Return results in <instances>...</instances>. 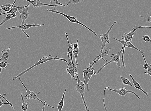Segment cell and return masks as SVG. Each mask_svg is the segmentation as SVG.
<instances>
[{
	"label": "cell",
	"mask_w": 151,
	"mask_h": 111,
	"mask_svg": "<svg viewBox=\"0 0 151 111\" xmlns=\"http://www.w3.org/2000/svg\"><path fill=\"white\" fill-rule=\"evenodd\" d=\"M54 60H60L66 62L67 63H68V61L66 60V59L58 58V56H56L55 57H53L51 55H49L48 56H44L42 59H40V60L38 62L36 63L34 65L30 67L24 71H23L22 73L18 74L17 76L13 77L12 79L13 81H15V80L19 78V77L22 76L23 75L26 73L28 72L31 69L35 67L36 66L40 65L41 64L45 63L46 62H47L49 61Z\"/></svg>",
	"instance_id": "1"
},
{
	"label": "cell",
	"mask_w": 151,
	"mask_h": 111,
	"mask_svg": "<svg viewBox=\"0 0 151 111\" xmlns=\"http://www.w3.org/2000/svg\"><path fill=\"white\" fill-rule=\"evenodd\" d=\"M75 75L77 78V82L75 88V90L79 92L81 95L83 101L85 106V110L87 111H89V110H88V107L85 102L84 97V94H85V87L86 86V82L85 81H80L79 76L78 75L77 70L75 71Z\"/></svg>",
	"instance_id": "2"
},
{
	"label": "cell",
	"mask_w": 151,
	"mask_h": 111,
	"mask_svg": "<svg viewBox=\"0 0 151 111\" xmlns=\"http://www.w3.org/2000/svg\"><path fill=\"white\" fill-rule=\"evenodd\" d=\"M19 81L21 82V83L22 84L23 86L24 87L26 90V91L27 92V94L26 95L25 97V99L26 100H28L29 99H34L37 100H38V101H40L43 104H45L46 105L52 108V109H54L55 107L54 106H52L50 105L47 104H46V101H45V102H43L42 101V100H41L40 99L38 98V96L39 94H40V92L38 91L36 92L33 91H32V90H28L27 88L26 87L24 83H23V82L21 80V79L20 77H19Z\"/></svg>",
	"instance_id": "3"
},
{
	"label": "cell",
	"mask_w": 151,
	"mask_h": 111,
	"mask_svg": "<svg viewBox=\"0 0 151 111\" xmlns=\"http://www.w3.org/2000/svg\"><path fill=\"white\" fill-rule=\"evenodd\" d=\"M123 46L122 45V48L121 50L118 53L114 54H113L111 56V60L104 64L103 65L101 66V67L98 69V71L97 72H95L94 74L95 75H97L98 74H100V72L102 70V69L108 64L113 62H115L116 63V65L117 67L119 68H120L121 67V64L120 62V56L122 52V50H123Z\"/></svg>",
	"instance_id": "4"
},
{
	"label": "cell",
	"mask_w": 151,
	"mask_h": 111,
	"mask_svg": "<svg viewBox=\"0 0 151 111\" xmlns=\"http://www.w3.org/2000/svg\"><path fill=\"white\" fill-rule=\"evenodd\" d=\"M47 11L48 12L55 13L60 14L63 15V16L65 17H66V18L68 19V20H69L70 22H71L72 23H76V24H79L81 25L85 28H86L87 29H88V30H89L90 32H92L93 33V34H94L95 36H97L98 35L97 33H96L95 31H94L93 30L90 29V28L88 27L87 26H86L84 24H83V23L78 21L77 19V18L76 16H69V15L64 14L63 13L59 12L58 11H57V10H56L55 9H54L53 10L51 9H48L47 10Z\"/></svg>",
	"instance_id": "5"
},
{
	"label": "cell",
	"mask_w": 151,
	"mask_h": 111,
	"mask_svg": "<svg viewBox=\"0 0 151 111\" xmlns=\"http://www.w3.org/2000/svg\"><path fill=\"white\" fill-rule=\"evenodd\" d=\"M117 21L114 22L111 26L109 28L107 32L104 34H101L99 36V38L100 39L102 42L101 48L100 51V54L102 52L103 49L105 47L106 44L110 43V41L109 40V34L112 29L114 25L116 24Z\"/></svg>",
	"instance_id": "6"
},
{
	"label": "cell",
	"mask_w": 151,
	"mask_h": 111,
	"mask_svg": "<svg viewBox=\"0 0 151 111\" xmlns=\"http://www.w3.org/2000/svg\"><path fill=\"white\" fill-rule=\"evenodd\" d=\"M109 46L104 48L100 55L97 56L93 59V61H95L97 58L100 60L101 58L104 61H106V62H107L110 61L111 59V57L110 50L112 49Z\"/></svg>",
	"instance_id": "7"
},
{
	"label": "cell",
	"mask_w": 151,
	"mask_h": 111,
	"mask_svg": "<svg viewBox=\"0 0 151 111\" xmlns=\"http://www.w3.org/2000/svg\"><path fill=\"white\" fill-rule=\"evenodd\" d=\"M113 39L116 40L118 42L121 43L122 44V45L123 46V52H122V64H123V66L124 69L125 68L126 66L125 65L124 63V53L125 51V47H127L130 48H131L134 49L135 50H136L140 52H142V51L140 50L139 49L136 48L135 46L132 44V43L131 42V41H122L121 40H119L115 38H113Z\"/></svg>",
	"instance_id": "8"
},
{
	"label": "cell",
	"mask_w": 151,
	"mask_h": 111,
	"mask_svg": "<svg viewBox=\"0 0 151 111\" xmlns=\"http://www.w3.org/2000/svg\"><path fill=\"white\" fill-rule=\"evenodd\" d=\"M140 28H150L151 29V27L145 26H139L137 27L136 25L135 26L133 29L129 33H125L124 35L122 36L121 38L124 41H131L134 38V35L135 31L140 29Z\"/></svg>",
	"instance_id": "9"
},
{
	"label": "cell",
	"mask_w": 151,
	"mask_h": 111,
	"mask_svg": "<svg viewBox=\"0 0 151 111\" xmlns=\"http://www.w3.org/2000/svg\"><path fill=\"white\" fill-rule=\"evenodd\" d=\"M107 89L110 90V91H112L114 92L118 93L120 96H124L127 94L129 93H131L134 94L137 96L138 98L139 99H140V97H139L135 92L131 90H127L125 87H122L121 88L118 89H112L110 88L109 87H107Z\"/></svg>",
	"instance_id": "10"
},
{
	"label": "cell",
	"mask_w": 151,
	"mask_h": 111,
	"mask_svg": "<svg viewBox=\"0 0 151 111\" xmlns=\"http://www.w3.org/2000/svg\"><path fill=\"white\" fill-rule=\"evenodd\" d=\"M98 59H96V60L93 61L92 64H91L90 63V65L89 66L87 67V68H86L85 69H84V71H83V75L84 77V81L86 82V87H87V90L88 91H89V85L88 84V83H89V74L88 73V69H89L91 66H93L94 64L95 63L99 61Z\"/></svg>",
	"instance_id": "11"
},
{
	"label": "cell",
	"mask_w": 151,
	"mask_h": 111,
	"mask_svg": "<svg viewBox=\"0 0 151 111\" xmlns=\"http://www.w3.org/2000/svg\"><path fill=\"white\" fill-rule=\"evenodd\" d=\"M29 2L31 5H32L33 7L36 8L38 7H40L42 6H48L50 7H57L58 5H53L51 4L43 3L41 2L40 0H26Z\"/></svg>",
	"instance_id": "12"
},
{
	"label": "cell",
	"mask_w": 151,
	"mask_h": 111,
	"mask_svg": "<svg viewBox=\"0 0 151 111\" xmlns=\"http://www.w3.org/2000/svg\"><path fill=\"white\" fill-rule=\"evenodd\" d=\"M67 64L68 65L67 66L66 71L68 74L70 75L74 81H77V79L75 78V71L77 70V68H75V65H73L72 63L68 62Z\"/></svg>",
	"instance_id": "13"
},
{
	"label": "cell",
	"mask_w": 151,
	"mask_h": 111,
	"mask_svg": "<svg viewBox=\"0 0 151 111\" xmlns=\"http://www.w3.org/2000/svg\"><path fill=\"white\" fill-rule=\"evenodd\" d=\"M45 25L44 24H33L31 25H28L27 24H21L19 26H16L12 27L9 28H7L6 29V30H9L11 29H14V28H19L21 30H27L28 29H29V28L31 27H38L40 26H43Z\"/></svg>",
	"instance_id": "14"
},
{
	"label": "cell",
	"mask_w": 151,
	"mask_h": 111,
	"mask_svg": "<svg viewBox=\"0 0 151 111\" xmlns=\"http://www.w3.org/2000/svg\"><path fill=\"white\" fill-rule=\"evenodd\" d=\"M28 9L27 7H24L21 10L20 12V17L22 19V22L21 24H24L28 16H29V13L28 12Z\"/></svg>",
	"instance_id": "15"
},
{
	"label": "cell",
	"mask_w": 151,
	"mask_h": 111,
	"mask_svg": "<svg viewBox=\"0 0 151 111\" xmlns=\"http://www.w3.org/2000/svg\"><path fill=\"white\" fill-rule=\"evenodd\" d=\"M140 17L144 18V22H145V26H151V12L148 13L144 16L140 15Z\"/></svg>",
	"instance_id": "16"
},
{
	"label": "cell",
	"mask_w": 151,
	"mask_h": 111,
	"mask_svg": "<svg viewBox=\"0 0 151 111\" xmlns=\"http://www.w3.org/2000/svg\"><path fill=\"white\" fill-rule=\"evenodd\" d=\"M68 33H66V36L68 42V53L69 54L70 58V60H71L72 65L74 66L75 65L73 63V60L72 59V52L73 51V48L72 46L71 45H70V44L69 43L68 38Z\"/></svg>",
	"instance_id": "17"
},
{
	"label": "cell",
	"mask_w": 151,
	"mask_h": 111,
	"mask_svg": "<svg viewBox=\"0 0 151 111\" xmlns=\"http://www.w3.org/2000/svg\"><path fill=\"white\" fill-rule=\"evenodd\" d=\"M11 47H9L7 50H4L2 51V55L0 59V61H7L9 58V51Z\"/></svg>",
	"instance_id": "18"
},
{
	"label": "cell",
	"mask_w": 151,
	"mask_h": 111,
	"mask_svg": "<svg viewBox=\"0 0 151 111\" xmlns=\"http://www.w3.org/2000/svg\"><path fill=\"white\" fill-rule=\"evenodd\" d=\"M129 76L130 77H131V78L132 80V83L134 84V86L135 88L140 90V91H141L144 92V93L146 95H147V96H148V93L146 92H145L144 89H142V87H141V86H140V85L136 81V80H135L134 79V77H133L131 74H130Z\"/></svg>",
	"instance_id": "19"
},
{
	"label": "cell",
	"mask_w": 151,
	"mask_h": 111,
	"mask_svg": "<svg viewBox=\"0 0 151 111\" xmlns=\"http://www.w3.org/2000/svg\"><path fill=\"white\" fill-rule=\"evenodd\" d=\"M30 6V4H29L27 6H24L23 7H21L19 8H16L13 7L8 12H7L6 13H3L0 14V15L5 14H11L13 13L17 12V11L19 12L20 13V12L19 11L20 10H21L24 7H29Z\"/></svg>",
	"instance_id": "20"
},
{
	"label": "cell",
	"mask_w": 151,
	"mask_h": 111,
	"mask_svg": "<svg viewBox=\"0 0 151 111\" xmlns=\"http://www.w3.org/2000/svg\"><path fill=\"white\" fill-rule=\"evenodd\" d=\"M66 91L67 89H65L63 94L62 95V98L60 102L59 103L58 107V109L59 111H61L62 110V108H63L64 104V99L65 94H66Z\"/></svg>",
	"instance_id": "21"
},
{
	"label": "cell",
	"mask_w": 151,
	"mask_h": 111,
	"mask_svg": "<svg viewBox=\"0 0 151 111\" xmlns=\"http://www.w3.org/2000/svg\"><path fill=\"white\" fill-rule=\"evenodd\" d=\"M21 97L22 99V105L21 109L23 111H27L28 108V102H25L24 100L22 94H21Z\"/></svg>",
	"instance_id": "22"
},
{
	"label": "cell",
	"mask_w": 151,
	"mask_h": 111,
	"mask_svg": "<svg viewBox=\"0 0 151 111\" xmlns=\"http://www.w3.org/2000/svg\"><path fill=\"white\" fill-rule=\"evenodd\" d=\"M79 52V47L78 48L75 50H73V51L72 54L74 55L75 56V63H76V64L75 65V68H77L78 66V63L77 61V58Z\"/></svg>",
	"instance_id": "23"
},
{
	"label": "cell",
	"mask_w": 151,
	"mask_h": 111,
	"mask_svg": "<svg viewBox=\"0 0 151 111\" xmlns=\"http://www.w3.org/2000/svg\"><path fill=\"white\" fill-rule=\"evenodd\" d=\"M120 77L122 82V84L123 85H128V86H132V85L131 83L130 82L128 79L125 78V77L121 76H120Z\"/></svg>",
	"instance_id": "24"
},
{
	"label": "cell",
	"mask_w": 151,
	"mask_h": 111,
	"mask_svg": "<svg viewBox=\"0 0 151 111\" xmlns=\"http://www.w3.org/2000/svg\"><path fill=\"white\" fill-rule=\"evenodd\" d=\"M12 18V17H11V14H7L6 18H5L4 19L2 20L0 24V26L3 25L5 22H7V20L11 19Z\"/></svg>",
	"instance_id": "25"
},
{
	"label": "cell",
	"mask_w": 151,
	"mask_h": 111,
	"mask_svg": "<svg viewBox=\"0 0 151 111\" xmlns=\"http://www.w3.org/2000/svg\"><path fill=\"white\" fill-rule=\"evenodd\" d=\"M51 2V5H58V6H62L66 7V5L62 4L58 1V0H50Z\"/></svg>",
	"instance_id": "26"
},
{
	"label": "cell",
	"mask_w": 151,
	"mask_h": 111,
	"mask_svg": "<svg viewBox=\"0 0 151 111\" xmlns=\"http://www.w3.org/2000/svg\"><path fill=\"white\" fill-rule=\"evenodd\" d=\"M84 0H69V1L67 2V4L66 5V7L68 6L70 4H77L79 3L83 2Z\"/></svg>",
	"instance_id": "27"
},
{
	"label": "cell",
	"mask_w": 151,
	"mask_h": 111,
	"mask_svg": "<svg viewBox=\"0 0 151 111\" xmlns=\"http://www.w3.org/2000/svg\"><path fill=\"white\" fill-rule=\"evenodd\" d=\"M92 67L93 66H91L88 71V73H89V81L91 77H92L94 73V71L95 69V68Z\"/></svg>",
	"instance_id": "28"
},
{
	"label": "cell",
	"mask_w": 151,
	"mask_h": 111,
	"mask_svg": "<svg viewBox=\"0 0 151 111\" xmlns=\"http://www.w3.org/2000/svg\"><path fill=\"white\" fill-rule=\"evenodd\" d=\"M9 64L7 62H3L1 61L0 62V67L1 69H5L9 65Z\"/></svg>",
	"instance_id": "29"
},
{
	"label": "cell",
	"mask_w": 151,
	"mask_h": 111,
	"mask_svg": "<svg viewBox=\"0 0 151 111\" xmlns=\"http://www.w3.org/2000/svg\"><path fill=\"white\" fill-rule=\"evenodd\" d=\"M142 39V40L145 41V42L149 43L151 42L149 36L148 35H145L143 36Z\"/></svg>",
	"instance_id": "30"
},
{
	"label": "cell",
	"mask_w": 151,
	"mask_h": 111,
	"mask_svg": "<svg viewBox=\"0 0 151 111\" xmlns=\"http://www.w3.org/2000/svg\"><path fill=\"white\" fill-rule=\"evenodd\" d=\"M6 96V94H0V96L1 97H2L4 98L5 100H6V101L9 103V105H10V106L11 107V108H13V109L14 110H15V108L13 107L12 104L6 98H5V97L4 96Z\"/></svg>",
	"instance_id": "31"
},
{
	"label": "cell",
	"mask_w": 151,
	"mask_h": 111,
	"mask_svg": "<svg viewBox=\"0 0 151 111\" xmlns=\"http://www.w3.org/2000/svg\"><path fill=\"white\" fill-rule=\"evenodd\" d=\"M79 40L78 39L77 40V42L75 43H71L70 44V45L72 46L73 50H75L78 48H79V44H78V42H79Z\"/></svg>",
	"instance_id": "32"
},
{
	"label": "cell",
	"mask_w": 151,
	"mask_h": 111,
	"mask_svg": "<svg viewBox=\"0 0 151 111\" xmlns=\"http://www.w3.org/2000/svg\"><path fill=\"white\" fill-rule=\"evenodd\" d=\"M144 74H147L148 75L151 76V65H149L147 70L144 72Z\"/></svg>",
	"instance_id": "33"
},
{
	"label": "cell",
	"mask_w": 151,
	"mask_h": 111,
	"mask_svg": "<svg viewBox=\"0 0 151 111\" xmlns=\"http://www.w3.org/2000/svg\"><path fill=\"white\" fill-rule=\"evenodd\" d=\"M13 8V7H10L8 6H5L3 8V11L7 12L9 11Z\"/></svg>",
	"instance_id": "34"
},
{
	"label": "cell",
	"mask_w": 151,
	"mask_h": 111,
	"mask_svg": "<svg viewBox=\"0 0 151 111\" xmlns=\"http://www.w3.org/2000/svg\"><path fill=\"white\" fill-rule=\"evenodd\" d=\"M3 100L2 99H0V107H2V106L3 105H4V104H9L8 102H7L6 103H3Z\"/></svg>",
	"instance_id": "35"
},
{
	"label": "cell",
	"mask_w": 151,
	"mask_h": 111,
	"mask_svg": "<svg viewBox=\"0 0 151 111\" xmlns=\"http://www.w3.org/2000/svg\"><path fill=\"white\" fill-rule=\"evenodd\" d=\"M107 89V87L105 88V89L104 90V98H103V104H104V106H105V110H107L106 109V107H105V90Z\"/></svg>",
	"instance_id": "36"
},
{
	"label": "cell",
	"mask_w": 151,
	"mask_h": 111,
	"mask_svg": "<svg viewBox=\"0 0 151 111\" xmlns=\"http://www.w3.org/2000/svg\"><path fill=\"white\" fill-rule=\"evenodd\" d=\"M149 65L148 64L145 63L144 66H143V68L145 69H147L149 68Z\"/></svg>",
	"instance_id": "37"
},
{
	"label": "cell",
	"mask_w": 151,
	"mask_h": 111,
	"mask_svg": "<svg viewBox=\"0 0 151 111\" xmlns=\"http://www.w3.org/2000/svg\"><path fill=\"white\" fill-rule=\"evenodd\" d=\"M11 15L12 18H15L17 17L16 12L13 13Z\"/></svg>",
	"instance_id": "38"
},
{
	"label": "cell",
	"mask_w": 151,
	"mask_h": 111,
	"mask_svg": "<svg viewBox=\"0 0 151 111\" xmlns=\"http://www.w3.org/2000/svg\"><path fill=\"white\" fill-rule=\"evenodd\" d=\"M22 31V32H23V33H25V34L27 36V37L28 38H30V36H29L27 34V33L24 30H21Z\"/></svg>",
	"instance_id": "39"
},
{
	"label": "cell",
	"mask_w": 151,
	"mask_h": 111,
	"mask_svg": "<svg viewBox=\"0 0 151 111\" xmlns=\"http://www.w3.org/2000/svg\"><path fill=\"white\" fill-rule=\"evenodd\" d=\"M46 105L45 104H43V107L42 108V110L43 111L45 110V105Z\"/></svg>",
	"instance_id": "40"
},
{
	"label": "cell",
	"mask_w": 151,
	"mask_h": 111,
	"mask_svg": "<svg viewBox=\"0 0 151 111\" xmlns=\"http://www.w3.org/2000/svg\"><path fill=\"white\" fill-rule=\"evenodd\" d=\"M16 1H17V0H14V2L13 3V4L12 5L13 6H14L15 4V2H16Z\"/></svg>",
	"instance_id": "41"
},
{
	"label": "cell",
	"mask_w": 151,
	"mask_h": 111,
	"mask_svg": "<svg viewBox=\"0 0 151 111\" xmlns=\"http://www.w3.org/2000/svg\"><path fill=\"white\" fill-rule=\"evenodd\" d=\"M1 71H2L1 68V67H0V74H1Z\"/></svg>",
	"instance_id": "42"
},
{
	"label": "cell",
	"mask_w": 151,
	"mask_h": 111,
	"mask_svg": "<svg viewBox=\"0 0 151 111\" xmlns=\"http://www.w3.org/2000/svg\"><path fill=\"white\" fill-rule=\"evenodd\" d=\"M3 11V9H0V12H1Z\"/></svg>",
	"instance_id": "43"
},
{
	"label": "cell",
	"mask_w": 151,
	"mask_h": 111,
	"mask_svg": "<svg viewBox=\"0 0 151 111\" xmlns=\"http://www.w3.org/2000/svg\"><path fill=\"white\" fill-rule=\"evenodd\" d=\"M1 97L0 96V99H1Z\"/></svg>",
	"instance_id": "44"
}]
</instances>
